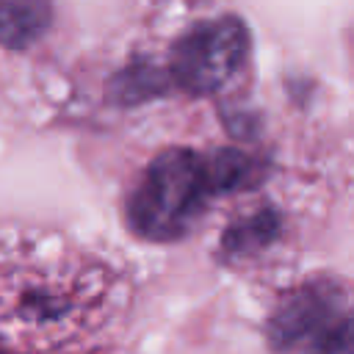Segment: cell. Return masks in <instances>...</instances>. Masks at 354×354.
Here are the masks:
<instances>
[{"mask_svg":"<svg viewBox=\"0 0 354 354\" xmlns=\"http://www.w3.org/2000/svg\"><path fill=\"white\" fill-rule=\"evenodd\" d=\"M0 354H3V348H0Z\"/></svg>","mask_w":354,"mask_h":354,"instance_id":"9","label":"cell"},{"mask_svg":"<svg viewBox=\"0 0 354 354\" xmlns=\"http://www.w3.org/2000/svg\"><path fill=\"white\" fill-rule=\"evenodd\" d=\"M343 299V288L332 279H313L301 285L274 310L268 321V343L277 351L304 348L315 354L335 324L346 315Z\"/></svg>","mask_w":354,"mask_h":354,"instance_id":"3","label":"cell"},{"mask_svg":"<svg viewBox=\"0 0 354 354\" xmlns=\"http://www.w3.org/2000/svg\"><path fill=\"white\" fill-rule=\"evenodd\" d=\"M50 19V0H0V44L22 50L47 30Z\"/></svg>","mask_w":354,"mask_h":354,"instance_id":"4","label":"cell"},{"mask_svg":"<svg viewBox=\"0 0 354 354\" xmlns=\"http://www.w3.org/2000/svg\"><path fill=\"white\" fill-rule=\"evenodd\" d=\"M315 354H354V310H348L335 324V329L315 348Z\"/></svg>","mask_w":354,"mask_h":354,"instance_id":"8","label":"cell"},{"mask_svg":"<svg viewBox=\"0 0 354 354\" xmlns=\"http://www.w3.org/2000/svg\"><path fill=\"white\" fill-rule=\"evenodd\" d=\"M249 44V28L238 17L205 19L174 41L169 77L188 94H213L246 64Z\"/></svg>","mask_w":354,"mask_h":354,"instance_id":"2","label":"cell"},{"mask_svg":"<svg viewBox=\"0 0 354 354\" xmlns=\"http://www.w3.org/2000/svg\"><path fill=\"white\" fill-rule=\"evenodd\" d=\"M277 230H279V216L274 210H260L227 227L221 246L227 254H249V252L263 249L268 241H274Z\"/></svg>","mask_w":354,"mask_h":354,"instance_id":"6","label":"cell"},{"mask_svg":"<svg viewBox=\"0 0 354 354\" xmlns=\"http://www.w3.org/2000/svg\"><path fill=\"white\" fill-rule=\"evenodd\" d=\"M166 77L169 72H160L152 64H130L113 75V80L108 83V94L113 102L136 105L149 97H158L166 88Z\"/></svg>","mask_w":354,"mask_h":354,"instance_id":"5","label":"cell"},{"mask_svg":"<svg viewBox=\"0 0 354 354\" xmlns=\"http://www.w3.org/2000/svg\"><path fill=\"white\" fill-rule=\"evenodd\" d=\"M205 160H207V174H210L213 194L238 191V188H246L257 180L254 158H249L238 149H218Z\"/></svg>","mask_w":354,"mask_h":354,"instance_id":"7","label":"cell"},{"mask_svg":"<svg viewBox=\"0 0 354 354\" xmlns=\"http://www.w3.org/2000/svg\"><path fill=\"white\" fill-rule=\"evenodd\" d=\"M213 196L207 160L185 147L163 149L127 199V221L147 241H174Z\"/></svg>","mask_w":354,"mask_h":354,"instance_id":"1","label":"cell"}]
</instances>
